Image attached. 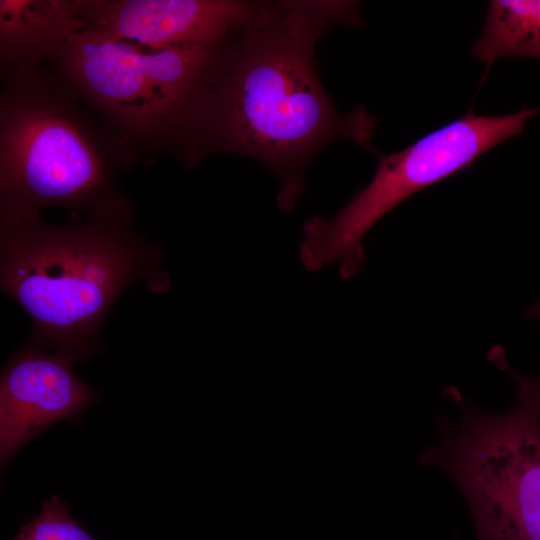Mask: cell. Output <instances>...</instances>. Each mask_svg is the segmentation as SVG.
<instances>
[{
  "instance_id": "cell-1",
  "label": "cell",
  "mask_w": 540,
  "mask_h": 540,
  "mask_svg": "<svg viewBox=\"0 0 540 540\" xmlns=\"http://www.w3.org/2000/svg\"><path fill=\"white\" fill-rule=\"evenodd\" d=\"M338 26H362L358 2L260 1L223 42L175 156L187 167L220 153L257 160L278 180V207L289 212L327 145L346 140L375 154L377 119L362 106L339 111L317 72V43Z\"/></svg>"
},
{
  "instance_id": "cell-2",
  "label": "cell",
  "mask_w": 540,
  "mask_h": 540,
  "mask_svg": "<svg viewBox=\"0 0 540 540\" xmlns=\"http://www.w3.org/2000/svg\"><path fill=\"white\" fill-rule=\"evenodd\" d=\"M162 252L132 220L56 226L40 216L0 224V284L32 322L28 343L82 360L128 287L156 278Z\"/></svg>"
},
{
  "instance_id": "cell-3",
  "label": "cell",
  "mask_w": 540,
  "mask_h": 540,
  "mask_svg": "<svg viewBox=\"0 0 540 540\" xmlns=\"http://www.w3.org/2000/svg\"><path fill=\"white\" fill-rule=\"evenodd\" d=\"M46 65L4 81L0 97V224L44 207L90 219L132 220L116 168H130L119 138Z\"/></svg>"
},
{
  "instance_id": "cell-4",
  "label": "cell",
  "mask_w": 540,
  "mask_h": 540,
  "mask_svg": "<svg viewBox=\"0 0 540 540\" xmlns=\"http://www.w3.org/2000/svg\"><path fill=\"white\" fill-rule=\"evenodd\" d=\"M222 44L155 51L82 29L44 65L100 116L132 166L159 152L175 155Z\"/></svg>"
},
{
  "instance_id": "cell-5",
  "label": "cell",
  "mask_w": 540,
  "mask_h": 540,
  "mask_svg": "<svg viewBox=\"0 0 540 540\" xmlns=\"http://www.w3.org/2000/svg\"><path fill=\"white\" fill-rule=\"evenodd\" d=\"M456 422L437 415L439 441L417 463L440 468L462 492L476 540H540V403L516 395L501 413L456 390Z\"/></svg>"
},
{
  "instance_id": "cell-6",
  "label": "cell",
  "mask_w": 540,
  "mask_h": 540,
  "mask_svg": "<svg viewBox=\"0 0 540 540\" xmlns=\"http://www.w3.org/2000/svg\"><path fill=\"white\" fill-rule=\"evenodd\" d=\"M540 106L506 115L461 117L425 134L390 154L374 155L377 168L371 181L331 219L310 217L303 225L300 259L310 271L336 265L343 278L364 266L362 244L368 231L402 201L469 167L500 143L521 134Z\"/></svg>"
},
{
  "instance_id": "cell-7",
  "label": "cell",
  "mask_w": 540,
  "mask_h": 540,
  "mask_svg": "<svg viewBox=\"0 0 540 540\" xmlns=\"http://www.w3.org/2000/svg\"><path fill=\"white\" fill-rule=\"evenodd\" d=\"M85 30L150 50L223 43L260 1L78 0Z\"/></svg>"
},
{
  "instance_id": "cell-8",
  "label": "cell",
  "mask_w": 540,
  "mask_h": 540,
  "mask_svg": "<svg viewBox=\"0 0 540 540\" xmlns=\"http://www.w3.org/2000/svg\"><path fill=\"white\" fill-rule=\"evenodd\" d=\"M75 362L27 343L5 365L0 380L2 469L31 439L96 400L98 392L74 374Z\"/></svg>"
},
{
  "instance_id": "cell-9",
  "label": "cell",
  "mask_w": 540,
  "mask_h": 540,
  "mask_svg": "<svg viewBox=\"0 0 540 540\" xmlns=\"http://www.w3.org/2000/svg\"><path fill=\"white\" fill-rule=\"evenodd\" d=\"M83 28L78 0H0L3 81L51 61Z\"/></svg>"
},
{
  "instance_id": "cell-10",
  "label": "cell",
  "mask_w": 540,
  "mask_h": 540,
  "mask_svg": "<svg viewBox=\"0 0 540 540\" xmlns=\"http://www.w3.org/2000/svg\"><path fill=\"white\" fill-rule=\"evenodd\" d=\"M471 55L486 68L505 58L540 59V0L489 1Z\"/></svg>"
},
{
  "instance_id": "cell-11",
  "label": "cell",
  "mask_w": 540,
  "mask_h": 540,
  "mask_svg": "<svg viewBox=\"0 0 540 540\" xmlns=\"http://www.w3.org/2000/svg\"><path fill=\"white\" fill-rule=\"evenodd\" d=\"M11 540H96L71 515L57 495L43 502L40 513L25 523Z\"/></svg>"
},
{
  "instance_id": "cell-12",
  "label": "cell",
  "mask_w": 540,
  "mask_h": 540,
  "mask_svg": "<svg viewBox=\"0 0 540 540\" xmlns=\"http://www.w3.org/2000/svg\"><path fill=\"white\" fill-rule=\"evenodd\" d=\"M524 316L527 319L540 320V298L527 309ZM504 367L513 378L515 394L525 396L540 403V376L532 377L517 374L510 371L507 365Z\"/></svg>"
}]
</instances>
